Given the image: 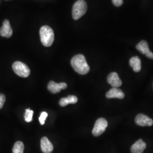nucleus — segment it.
<instances>
[{"mask_svg": "<svg viewBox=\"0 0 153 153\" xmlns=\"http://www.w3.org/2000/svg\"><path fill=\"white\" fill-rule=\"evenodd\" d=\"M78 101L77 97L74 95H69L67 98L61 99L59 104L61 107H65L69 104H75Z\"/></svg>", "mask_w": 153, "mask_h": 153, "instance_id": "14", "label": "nucleus"}, {"mask_svg": "<svg viewBox=\"0 0 153 153\" xmlns=\"http://www.w3.org/2000/svg\"><path fill=\"white\" fill-rule=\"evenodd\" d=\"M13 35V30L9 20L5 19L3 22L2 26L0 28V35L7 38H10Z\"/></svg>", "mask_w": 153, "mask_h": 153, "instance_id": "7", "label": "nucleus"}, {"mask_svg": "<svg viewBox=\"0 0 153 153\" xmlns=\"http://www.w3.org/2000/svg\"><path fill=\"white\" fill-rule=\"evenodd\" d=\"M88 10V5L84 0H78L73 6L72 16L74 20H78L85 14Z\"/></svg>", "mask_w": 153, "mask_h": 153, "instance_id": "3", "label": "nucleus"}, {"mask_svg": "<svg viewBox=\"0 0 153 153\" xmlns=\"http://www.w3.org/2000/svg\"><path fill=\"white\" fill-rule=\"evenodd\" d=\"M71 65L74 70L80 74H86L90 71V66L85 56L81 54L76 55L72 58Z\"/></svg>", "mask_w": 153, "mask_h": 153, "instance_id": "1", "label": "nucleus"}, {"mask_svg": "<svg viewBox=\"0 0 153 153\" xmlns=\"http://www.w3.org/2000/svg\"><path fill=\"white\" fill-rule=\"evenodd\" d=\"M135 122L138 126H150L153 124V120L151 118L142 114L137 115L135 119Z\"/></svg>", "mask_w": 153, "mask_h": 153, "instance_id": "6", "label": "nucleus"}, {"mask_svg": "<svg viewBox=\"0 0 153 153\" xmlns=\"http://www.w3.org/2000/svg\"><path fill=\"white\" fill-rule=\"evenodd\" d=\"M137 48L142 54L146 55L150 51L148 43L145 40H142L136 45Z\"/></svg>", "mask_w": 153, "mask_h": 153, "instance_id": "15", "label": "nucleus"}, {"mask_svg": "<svg viewBox=\"0 0 153 153\" xmlns=\"http://www.w3.org/2000/svg\"><path fill=\"white\" fill-rule=\"evenodd\" d=\"M41 42L45 47H50L53 43L55 40L54 32L48 26H43L40 30Z\"/></svg>", "mask_w": 153, "mask_h": 153, "instance_id": "2", "label": "nucleus"}, {"mask_svg": "<svg viewBox=\"0 0 153 153\" xmlns=\"http://www.w3.org/2000/svg\"><path fill=\"white\" fill-rule=\"evenodd\" d=\"M112 1L114 5L117 7L120 6L123 4V0H112Z\"/></svg>", "mask_w": 153, "mask_h": 153, "instance_id": "20", "label": "nucleus"}, {"mask_svg": "<svg viewBox=\"0 0 153 153\" xmlns=\"http://www.w3.org/2000/svg\"><path fill=\"white\" fill-rule=\"evenodd\" d=\"M24 144L21 141H17L13 148V153H23L24 152Z\"/></svg>", "mask_w": 153, "mask_h": 153, "instance_id": "16", "label": "nucleus"}, {"mask_svg": "<svg viewBox=\"0 0 153 153\" xmlns=\"http://www.w3.org/2000/svg\"><path fill=\"white\" fill-rule=\"evenodd\" d=\"M47 116H48V114L46 112H42L41 113L40 116L39 118V120L40 123L41 125H44L45 121L46 120Z\"/></svg>", "mask_w": 153, "mask_h": 153, "instance_id": "18", "label": "nucleus"}, {"mask_svg": "<svg viewBox=\"0 0 153 153\" xmlns=\"http://www.w3.org/2000/svg\"><path fill=\"white\" fill-rule=\"evenodd\" d=\"M13 69L18 76L26 78L30 74V70L28 66L21 61H16L13 64Z\"/></svg>", "mask_w": 153, "mask_h": 153, "instance_id": "4", "label": "nucleus"}, {"mask_svg": "<svg viewBox=\"0 0 153 153\" xmlns=\"http://www.w3.org/2000/svg\"><path fill=\"white\" fill-rule=\"evenodd\" d=\"M108 126V122L104 118H99L96 121L93 128V134L98 137L104 133Z\"/></svg>", "mask_w": 153, "mask_h": 153, "instance_id": "5", "label": "nucleus"}, {"mask_svg": "<svg viewBox=\"0 0 153 153\" xmlns=\"http://www.w3.org/2000/svg\"><path fill=\"white\" fill-rule=\"evenodd\" d=\"M145 55H146V56L147 57H148V58L153 60V53H152L150 51Z\"/></svg>", "mask_w": 153, "mask_h": 153, "instance_id": "21", "label": "nucleus"}, {"mask_svg": "<svg viewBox=\"0 0 153 153\" xmlns=\"http://www.w3.org/2000/svg\"><path fill=\"white\" fill-rule=\"evenodd\" d=\"M47 88L51 93L56 94V93H60L61 90L66 88L67 85L64 82L57 83L54 81H50L48 85Z\"/></svg>", "mask_w": 153, "mask_h": 153, "instance_id": "8", "label": "nucleus"}, {"mask_svg": "<svg viewBox=\"0 0 153 153\" xmlns=\"http://www.w3.org/2000/svg\"><path fill=\"white\" fill-rule=\"evenodd\" d=\"M129 65L135 72H139L141 69V62L138 56L131 57L129 60Z\"/></svg>", "mask_w": 153, "mask_h": 153, "instance_id": "13", "label": "nucleus"}, {"mask_svg": "<svg viewBox=\"0 0 153 153\" xmlns=\"http://www.w3.org/2000/svg\"><path fill=\"white\" fill-rule=\"evenodd\" d=\"M5 100V96L2 94H0V109L3 107Z\"/></svg>", "mask_w": 153, "mask_h": 153, "instance_id": "19", "label": "nucleus"}, {"mask_svg": "<svg viewBox=\"0 0 153 153\" xmlns=\"http://www.w3.org/2000/svg\"><path fill=\"white\" fill-rule=\"evenodd\" d=\"M146 147V143L140 139L131 146V153H142Z\"/></svg>", "mask_w": 153, "mask_h": 153, "instance_id": "12", "label": "nucleus"}, {"mask_svg": "<svg viewBox=\"0 0 153 153\" xmlns=\"http://www.w3.org/2000/svg\"><path fill=\"white\" fill-rule=\"evenodd\" d=\"M107 81L113 88H117L122 85V81L116 72H112L107 77Z\"/></svg>", "mask_w": 153, "mask_h": 153, "instance_id": "9", "label": "nucleus"}, {"mask_svg": "<svg viewBox=\"0 0 153 153\" xmlns=\"http://www.w3.org/2000/svg\"><path fill=\"white\" fill-rule=\"evenodd\" d=\"M40 146L42 151L44 153H51L53 150V146L47 137H43L42 138Z\"/></svg>", "mask_w": 153, "mask_h": 153, "instance_id": "10", "label": "nucleus"}, {"mask_svg": "<svg viewBox=\"0 0 153 153\" xmlns=\"http://www.w3.org/2000/svg\"><path fill=\"white\" fill-rule=\"evenodd\" d=\"M124 97V93L117 88H112L106 93V97L107 98L123 99Z\"/></svg>", "mask_w": 153, "mask_h": 153, "instance_id": "11", "label": "nucleus"}, {"mask_svg": "<svg viewBox=\"0 0 153 153\" xmlns=\"http://www.w3.org/2000/svg\"><path fill=\"white\" fill-rule=\"evenodd\" d=\"M33 111L29 108L26 109L25 114V119L27 123H30L33 120Z\"/></svg>", "mask_w": 153, "mask_h": 153, "instance_id": "17", "label": "nucleus"}]
</instances>
